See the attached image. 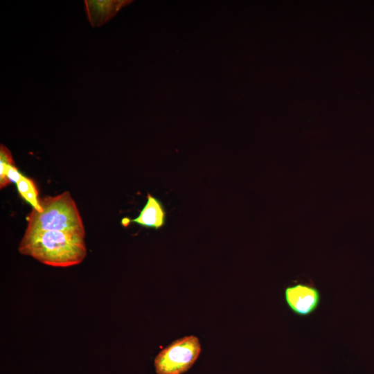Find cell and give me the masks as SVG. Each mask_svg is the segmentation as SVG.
<instances>
[{"mask_svg":"<svg viewBox=\"0 0 374 374\" xmlns=\"http://www.w3.org/2000/svg\"><path fill=\"white\" fill-rule=\"evenodd\" d=\"M16 185L19 195L33 206V208L38 212H42L37 190L34 182L21 175Z\"/></svg>","mask_w":374,"mask_h":374,"instance_id":"obj_8","label":"cell"},{"mask_svg":"<svg viewBox=\"0 0 374 374\" xmlns=\"http://www.w3.org/2000/svg\"><path fill=\"white\" fill-rule=\"evenodd\" d=\"M84 237L83 234L60 231L25 233L18 250L43 264L66 267L80 264L86 257Z\"/></svg>","mask_w":374,"mask_h":374,"instance_id":"obj_1","label":"cell"},{"mask_svg":"<svg viewBox=\"0 0 374 374\" xmlns=\"http://www.w3.org/2000/svg\"><path fill=\"white\" fill-rule=\"evenodd\" d=\"M166 212L160 200L151 195H147V202L139 216L134 219L123 218L121 223L124 226L134 222L146 228L159 229L166 223Z\"/></svg>","mask_w":374,"mask_h":374,"instance_id":"obj_5","label":"cell"},{"mask_svg":"<svg viewBox=\"0 0 374 374\" xmlns=\"http://www.w3.org/2000/svg\"><path fill=\"white\" fill-rule=\"evenodd\" d=\"M131 1L124 0H86L85 12L92 27H98L111 19L120 9Z\"/></svg>","mask_w":374,"mask_h":374,"instance_id":"obj_6","label":"cell"},{"mask_svg":"<svg viewBox=\"0 0 374 374\" xmlns=\"http://www.w3.org/2000/svg\"><path fill=\"white\" fill-rule=\"evenodd\" d=\"M284 297L289 309L296 315L305 317L318 308L321 294L312 284L295 283L285 289Z\"/></svg>","mask_w":374,"mask_h":374,"instance_id":"obj_4","label":"cell"},{"mask_svg":"<svg viewBox=\"0 0 374 374\" xmlns=\"http://www.w3.org/2000/svg\"><path fill=\"white\" fill-rule=\"evenodd\" d=\"M201 353L199 339L184 337L161 350L154 359L157 374H182L190 369Z\"/></svg>","mask_w":374,"mask_h":374,"instance_id":"obj_3","label":"cell"},{"mask_svg":"<svg viewBox=\"0 0 374 374\" xmlns=\"http://www.w3.org/2000/svg\"><path fill=\"white\" fill-rule=\"evenodd\" d=\"M21 176L15 166L10 151L3 145L0 148V188L11 182L17 184Z\"/></svg>","mask_w":374,"mask_h":374,"instance_id":"obj_7","label":"cell"},{"mask_svg":"<svg viewBox=\"0 0 374 374\" xmlns=\"http://www.w3.org/2000/svg\"><path fill=\"white\" fill-rule=\"evenodd\" d=\"M39 203L42 212L32 209L25 233L60 231L85 235L81 216L69 192L39 198Z\"/></svg>","mask_w":374,"mask_h":374,"instance_id":"obj_2","label":"cell"}]
</instances>
